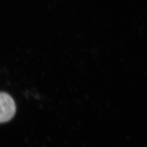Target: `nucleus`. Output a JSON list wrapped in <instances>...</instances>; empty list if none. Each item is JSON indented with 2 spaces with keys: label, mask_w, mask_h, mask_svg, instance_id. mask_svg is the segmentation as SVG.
I'll list each match as a JSON object with an SVG mask.
<instances>
[{
  "label": "nucleus",
  "mask_w": 147,
  "mask_h": 147,
  "mask_svg": "<svg viewBox=\"0 0 147 147\" xmlns=\"http://www.w3.org/2000/svg\"><path fill=\"white\" fill-rule=\"evenodd\" d=\"M0 122L5 123L14 117L16 106L13 98L8 94L1 92L0 93Z\"/></svg>",
  "instance_id": "nucleus-1"
}]
</instances>
